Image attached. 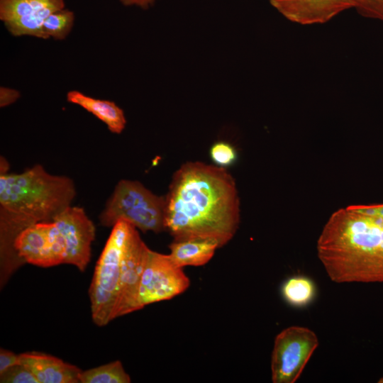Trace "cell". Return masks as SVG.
<instances>
[{
    "label": "cell",
    "instance_id": "1",
    "mask_svg": "<svg viewBox=\"0 0 383 383\" xmlns=\"http://www.w3.org/2000/svg\"><path fill=\"white\" fill-rule=\"evenodd\" d=\"M165 197V231L174 240H211L221 248L238 228V189L225 167L185 162L174 173Z\"/></svg>",
    "mask_w": 383,
    "mask_h": 383
},
{
    "label": "cell",
    "instance_id": "25",
    "mask_svg": "<svg viewBox=\"0 0 383 383\" xmlns=\"http://www.w3.org/2000/svg\"><path fill=\"white\" fill-rule=\"evenodd\" d=\"M126 6H136L141 9H147L154 4L156 0H119Z\"/></svg>",
    "mask_w": 383,
    "mask_h": 383
},
{
    "label": "cell",
    "instance_id": "24",
    "mask_svg": "<svg viewBox=\"0 0 383 383\" xmlns=\"http://www.w3.org/2000/svg\"><path fill=\"white\" fill-rule=\"evenodd\" d=\"M362 212L379 217L383 222V204L356 205Z\"/></svg>",
    "mask_w": 383,
    "mask_h": 383
},
{
    "label": "cell",
    "instance_id": "5",
    "mask_svg": "<svg viewBox=\"0 0 383 383\" xmlns=\"http://www.w3.org/2000/svg\"><path fill=\"white\" fill-rule=\"evenodd\" d=\"M165 197L157 196L135 180L121 179L99 216L100 224L112 228L123 220L146 233L165 231Z\"/></svg>",
    "mask_w": 383,
    "mask_h": 383
},
{
    "label": "cell",
    "instance_id": "10",
    "mask_svg": "<svg viewBox=\"0 0 383 383\" xmlns=\"http://www.w3.org/2000/svg\"><path fill=\"white\" fill-rule=\"evenodd\" d=\"M53 221L65 240V264L72 265L84 272L90 261L91 246L95 238L94 223L83 208L72 206L60 213Z\"/></svg>",
    "mask_w": 383,
    "mask_h": 383
},
{
    "label": "cell",
    "instance_id": "27",
    "mask_svg": "<svg viewBox=\"0 0 383 383\" xmlns=\"http://www.w3.org/2000/svg\"><path fill=\"white\" fill-rule=\"evenodd\" d=\"M271 1V0H269V1Z\"/></svg>",
    "mask_w": 383,
    "mask_h": 383
},
{
    "label": "cell",
    "instance_id": "16",
    "mask_svg": "<svg viewBox=\"0 0 383 383\" xmlns=\"http://www.w3.org/2000/svg\"><path fill=\"white\" fill-rule=\"evenodd\" d=\"M313 281L304 276H294L287 279L282 287L284 299L290 305L301 307L309 304L315 296Z\"/></svg>",
    "mask_w": 383,
    "mask_h": 383
},
{
    "label": "cell",
    "instance_id": "26",
    "mask_svg": "<svg viewBox=\"0 0 383 383\" xmlns=\"http://www.w3.org/2000/svg\"><path fill=\"white\" fill-rule=\"evenodd\" d=\"M378 382H379V383H383V377H382V378L379 380Z\"/></svg>",
    "mask_w": 383,
    "mask_h": 383
},
{
    "label": "cell",
    "instance_id": "2",
    "mask_svg": "<svg viewBox=\"0 0 383 383\" xmlns=\"http://www.w3.org/2000/svg\"><path fill=\"white\" fill-rule=\"evenodd\" d=\"M76 193L71 178L51 174L40 165L19 174H1V262L16 263L14 242L18 234L35 223L53 221L71 206Z\"/></svg>",
    "mask_w": 383,
    "mask_h": 383
},
{
    "label": "cell",
    "instance_id": "11",
    "mask_svg": "<svg viewBox=\"0 0 383 383\" xmlns=\"http://www.w3.org/2000/svg\"><path fill=\"white\" fill-rule=\"evenodd\" d=\"M149 250L138 229L133 226L122 258L117 318L141 309L139 289Z\"/></svg>",
    "mask_w": 383,
    "mask_h": 383
},
{
    "label": "cell",
    "instance_id": "6",
    "mask_svg": "<svg viewBox=\"0 0 383 383\" xmlns=\"http://www.w3.org/2000/svg\"><path fill=\"white\" fill-rule=\"evenodd\" d=\"M318 345L316 334L302 326L282 330L274 339L271 359L273 383H294Z\"/></svg>",
    "mask_w": 383,
    "mask_h": 383
},
{
    "label": "cell",
    "instance_id": "19",
    "mask_svg": "<svg viewBox=\"0 0 383 383\" xmlns=\"http://www.w3.org/2000/svg\"><path fill=\"white\" fill-rule=\"evenodd\" d=\"M210 157L216 165L221 167L230 166L235 162L237 153L235 148L226 142H217L210 149Z\"/></svg>",
    "mask_w": 383,
    "mask_h": 383
},
{
    "label": "cell",
    "instance_id": "17",
    "mask_svg": "<svg viewBox=\"0 0 383 383\" xmlns=\"http://www.w3.org/2000/svg\"><path fill=\"white\" fill-rule=\"evenodd\" d=\"M128 374L121 361L116 360L82 371L79 383H130Z\"/></svg>",
    "mask_w": 383,
    "mask_h": 383
},
{
    "label": "cell",
    "instance_id": "8",
    "mask_svg": "<svg viewBox=\"0 0 383 383\" xmlns=\"http://www.w3.org/2000/svg\"><path fill=\"white\" fill-rule=\"evenodd\" d=\"M14 248L25 262L41 267L65 264L66 246L54 221L35 223L16 237Z\"/></svg>",
    "mask_w": 383,
    "mask_h": 383
},
{
    "label": "cell",
    "instance_id": "4",
    "mask_svg": "<svg viewBox=\"0 0 383 383\" xmlns=\"http://www.w3.org/2000/svg\"><path fill=\"white\" fill-rule=\"evenodd\" d=\"M133 226L126 221L116 222L97 260L89 296L92 320L99 326L117 318L122 258Z\"/></svg>",
    "mask_w": 383,
    "mask_h": 383
},
{
    "label": "cell",
    "instance_id": "3",
    "mask_svg": "<svg viewBox=\"0 0 383 383\" xmlns=\"http://www.w3.org/2000/svg\"><path fill=\"white\" fill-rule=\"evenodd\" d=\"M317 252L335 282H383V222L355 206L339 209L325 224Z\"/></svg>",
    "mask_w": 383,
    "mask_h": 383
},
{
    "label": "cell",
    "instance_id": "15",
    "mask_svg": "<svg viewBox=\"0 0 383 383\" xmlns=\"http://www.w3.org/2000/svg\"><path fill=\"white\" fill-rule=\"evenodd\" d=\"M172 261L179 267L202 266L213 257L219 245L206 239L174 240L169 246Z\"/></svg>",
    "mask_w": 383,
    "mask_h": 383
},
{
    "label": "cell",
    "instance_id": "18",
    "mask_svg": "<svg viewBox=\"0 0 383 383\" xmlns=\"http://www.w3.org/2000/svg\"><path fill=\"white\" fill-rule=\"evenodd\" d=\"M74 21V13L66 8L52 13L43 24L45 40H65L71 33Z\"/></svg>",
    "mask_w": 383,
    "mask_h": 383
},
{
    "label": "cell",
    "instance_id": "9",
    "mask_svg": "<svg viewBox=\"0 0 383 383\" xmlns=\"http://www.w3.org/2000/svg\"><path fill=\"white\" fill-rule=\"evenodd\" d=\"M65 8V0H0V21L14 37L45 40L44 21L52 13Z\"/></svg>",
    "mask_w": 383,
    "mask_h": 383
},
{
    "label": "cell",
    "instance_id": "12",
    "mask_svg": "<svg viewBox=\"0 0 383 383\" xmlns=\"http://www.w3.org/2000/svg\"><path fill=\"white\" fill-rule=\"evenodd\" d=\"M270 3L287 19L301 25L326 23L353 7L351 0H271Z\"/></svg>",
    "mask_w": 383,
    "mask_h": 383
},
{
    "label": "cell",
    "instance_id": "14",
    "mask_svg": "<svg viewBox=\"0 0 383 383\" xmlns=\"http://www.w3.org/2000/svg\"><path fill=\"white\" fill-rule=\"evenodd\" d=\"M66 99L68 102L93 114L105 123L111 133L120 134L124 130L126 125L124 112L113 101L96 99L77 90L68 91Z\"/></svg>",
    "mask_w": 383,
    "mask_h": 383
},
{
    "label": "cell",
    "instance_id": "23",
    "mask_svg": "<svg viewBox=\"0 0 383 383\" xmlns=\"http://www.w3.org/2000/svg\"><path fill=\"white\" fill-rule=\"evenodd\" d=\"M18 363H20L19 354L4 348L0 349V373Z\"/></svg>",
    "mask_w": 383,
    "mask_h": 383
},
{
    "label": "cell",
    "instance_id": "22",
    "mask_svg": "<svg viewBox=\"0 0 383 383\" xmlns=\"http://www.w3.org/2000/svg\"><path fill=\"white\" fill-rule=\"evenodd\" d=\"M21 97L18 90L7 87H0V107L4 108L15 103Z\"/></svg>",
    "mask_w": 383,
    "mask_h": 383
},
{
    "label": "cell",
    "instance_id": "21",
    "mask_svg": "<svg viewBox=\"0 0 383 383\" xmlns=\"http://www.w3.org/2000/svg\"><path fill=\"white\" fill-rule=\"evenodd\" d=\"M353 8L362 16L383 21V0H351Z\"/></svg>",
    "mask_w": 383,
    "mask_h": 383
},
{
    "label": "cell",
    "instance_id": "7",
    "mask_svg": "<svg viewBox=\"0 0 383 383\" xmlns=\"http://www.w3.org/2000/svg\"><path fill=\"white\" fill-rule=\"evenodd\" d=\"M190 280L170 255L150 249L139 289L140 308L169 300L184 292Z\"/></svg>",
    "mask_w": 383,
    "mask_h": 383
},
{
    "label": "cell",
    "instance_id": "20",
    "mask_svg": "<svg viewBox=\"0 0 383 383\" xmlns=\"http://www.w3.org/2000/svg\"><path fill=\"white\" fill-rule=\"evenodd\" d=\"M1 383H38L32 372L18 363L0 373Z\"/></svg>",
    "mask_w": 383,
    "mask_h": 383
},
{
    "label": "cell",
    "instance_id": "13",
    "mask_svg": "<svg viewBox=\"0 0 383 383\" xmlns=\"http://www.w3.org/2000/svg\"><path fill=\"white\" fill-rule=\"evenodd\" d=\"M20 363L26 366L38 383H79L82 370L62 360L39 352L19 354Z\"/></svg>",
    "mask_w": 383,
    "mask_h": 383
}]
</instances>
